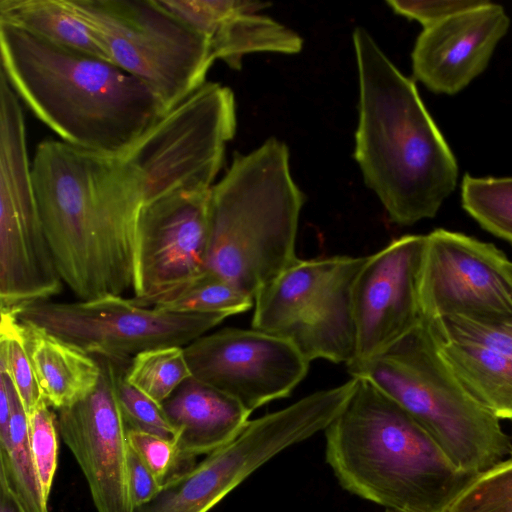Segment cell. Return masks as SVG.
Wrapping results in <instances>:
<instances>
[{
	"mask_svg": "<svg viewBox=\"0 0 512 512\" xmlns=\"http://www.w3.org/2000/svg\"><path fill=\"white\" fill-rule=\"evenodd\" d=\"M31 167L63 282L78 300L132 289L136 226L144 205L139 172L122 157L55 139L38 143Z\"/></svg>",
	"mask_w": 512,
	"mask_h": 512,
	"instance_id": "6da1fadb",
	"label": "cell"
},
{
	"mask_svg": "<svg viewBox=\"0 0 512 512\" xmlns=\"http://www.w3.org/2000/svg\"><path fill=\"white\" fill-rule=\"evenodd\" d=\"M353 44L359 76L354 157L365 184L392 222L409 226L433 218L456 187V159L414 82L364 28L354 30Z\"/></svg>",
	"mask_w": 512,
	"mask_h": 512,
	"instance_id": "7a4b0ae2",
	"label": "cell"
},
{
	"mask_svg": "<svg viewBox=\"0 0 512 512\" xmlns=\"http://www.w3.org/2000/svg\"><path fill=\"white\" fill-rule=\"evenodd\" d=\"M1 71L17 97L59 140L122 157L165 110L112 62L50 44L0 22Z\"/></svg>",
	"mask_w": 512,
	"mask_h": 512,
	"instance_id": "3957f363",
	"label": "cell"
},
{
	"mask_svg": "<svg viewBox=\"0 0 512 512\" xmlns=\"http://www.w3.org/2000/svg\"><path fill=\"white\" fill-rule=\"evenodd\" d=\"M355 379L344 408L324 430L326 461L340 485L386 509L447 512L474 476L458 472L396 402Z\"/></svg>",
	"mask_w": 512,
	"mask_h": 512,
	"instance_id": "277c9868",
	"label": "cell"
},
{
	"mask_svg": "<svg viewBox=\"0 0 512 512\" xmlns=\"http://www.w3.org/2000/svg\"><path fill=\"white\" fill-rule=\"evenodd\" d=\"M304 200L284 142L271 137L247 154L235 153L210 193L206 270L254 300L297 259Z\"/></svg>",
	"mask_w": 512,
	"mask_h": 512,
	"instance_id": "5b68a950",
	"label": "cell"
},
{
	"mask_svg": "<svg viewBox=\"0 0 512 512\" xmlns=\"http://www.w3.org/2000/svg\"><path fill=\"white\" fill-rule=\"evenodd\" d=\"M402 407L454 468L476 476L510 454L496 416L463 389L442 359L426 321L374 358L347 367Z\"/></svg>",
	"mask_w": 512,
	"mask_h": 512,
	"instance_id": "8992f818",
	"label": "cell"
},
{
	"mask_svg": "<svg viewBox=\"0 0 512 512\" xmlns=\"http://www.w3.org/2000/svg\"><path fill=\"white\" fill-rule=\"evenodd\" d=\"M367 256L292 262L254 299L252 328L293 345L309 362L355 356L354 283Z\"/></svg>",
	"mask_w": 512,
	"mask_h": 512,
	"instance_id": "52a82bcc",
	"label": "cell"
},
{
	"mask_svg": "<svg viewBox=\"0 0 512 512\" xmlns=\"http://www.w3.org/2000/svg\"><path fill=\"white\" fill-rule=\"evenodd\" d=\"M112 63L143 82L164 110L204 83L215 61L206 40L156 0H69Z\"/></svg>",
	"mask_w": 512,
	"mask_h": 512,
	"instance_id": "ba28073f",
	"label": "cell"
},
{
	"mask_svg": "<svg viewBox=\"0 0 512 512\" xmlns=\"http://www.w3.org/2000/svg\"><path fill=\"white\" fill-rule=\"evenodd\" d=\"M236 125L234 94L217 82L159 116L122 156L142 178L144 205L177 191H210Z\"/></svg>",
	"mask_w": 512,
	"mask_h": 512,
	"instance_id": "9c48e42d",
	"label": "cell"
},
{
	"mask_svg": "<svg viewBox=\"0 0 512 512\" xmlns=\"http://www.w3.org/2000/svg\"><path fill=\"white\" fill-rule=\"evenodd\" d=\"M336 416L322 391L249 420L229 443L165 482L136 512H209L255 470L286 448L324 431Z\"/></svg>",
	"mask_w": 512,
	"mask_h": 512,
	"instance_id": "30bf717a",
	"label": "cell"
},
{
	"mask_svg": "<svg viewBox=\"0 0 512 512\" xmlns=\"http://www.w3.org/2000/svg\"><path fill=\"white\" fill-rule=\"evenodd\" d=\"M15 315L91 355L122 362L155 348L184 347L229 317L141 307L114 295L76 302L39 301Z\"/></svg>",
	"mask_w": 512,
	"mask_h": 512,
	"instance_id": "8fae6325",
	"label": "cell"
},
{
	"mask_svg": "<svg viewBox=\"0 0 512 512\" xmlns=\"http://www.w3.org/2000/svg\"><path fill=\"white\" fill-rule=\"evenodd\" d=\"M419 302L426 321L512 317V261L492 243L435 229L425 235Z\"/></svg>",
	"mask_w": 512,
	"mask_h": 512,
	"instance_id": "7c38bea8",
	"label": "cell"
},
{
	"mask_svg": "<svg viewBox=\"0 0 512 512\" xmlns=\"http://www.w3.org/2000/svg\"><path fill=\"white\" fill-rule=\"evenodd\" d=\"M47 239L26 147L0 152V308L16 313L62 289Z\"/></svg>",
	"mask_w": 512,
	"mask_h": 512,
	"instance_id": "4fadbf2b",
	"label": "cell"
},
{
	"mask_svg": "<svg viewBox=\"0 0 512 512\" xmlns=\"http://www.w3.org/2000/svg\"><path fill=\"white\" fill-rule=\"evenodd\" d=\"M192 377L226 393L251 413L285 398L310 362L289 342L256 330L223 328L184 346Z\"/></svg>",
	"mask_w": 512,
	"mask_h": 512,
	"instance_id": "5bb4252c",
	"label": "cell"
},
{
	"mask_svg": "<svg viewBox=\"0 0 512 512\" xmlns=\"http://www.w3.org/2000/svg\"><path fill=\"white\" fill-rule=\"evenodd\" d=\"M97 357L101 374L83 399L57 410L59 435L73 454L97 512H136L128 484L130 446L117 395L118 362Z\"/></svg>",
	"mask_w": 512,
	"mask_h": 512,
	"instance_id": "9a60e30c",
	"label": "cell"
},
{
	"mask_svg": "<svg viewBox=\"0 0 512 512\" xmlns=\"http://www.w3.org/2000/svg\"><path fill=\"white\" fill-rule=\"evenodd\" d=\"M210 193L177 191L142 206L133 299L154 297L206 271Z\"/></svg>",
	"mask_w": 512,
	"mask_h": 512,
	"instance_id": "2e32d148",
	"label": "cell"
},
{
	"mask_svg": "<svg viewBox=\"0 0 512 512\" xmlns=\"http://www.w3.org/2000/svg\"><path fill=\"white\" fill-rule=\"evenodd\" d=\"M425 235L394 239L366 261L354 283L355 365L383 353L423 320L419 276Z\"/></svg>",
	"mask_w": 512,
	"mask_h": 512,
	"instance_id": "e0dca14e",
	"label": "cell"
},
{
	"mask_svg": "<svg viewBox=\"0 0 512 512\" xmlns=\"http://www.w3.org/2000/svg\"><path fill=\"white\" fill-rule=\"evenodd\" d=\"M509 25L503 7L488 1L424 28L412 52L414 76L435 93L459 92L485 70Z\"/></svg>",
	"mask_w": 512,
	"mask_h": 512,
	"instance_id": "ac0fdd59",
	"label": "cell"
},
{
	"mask_svg": "<svg viewBox=\"0 0 512 512\" xmlns=\"http://www.w3.org/2000/svg\"><path fill=\"white\" fill-rule=\"evenodd\" d=\"M158 5L209 45L214 59L240 69L244 55L254 52L295 54L302 38L293 30L258 14L268 3L234 0H156Z\"/></svg>",
	"mask_w": 512,
	"mask_h": 512,
	"instance_id": "d6986e66",
	"label": "cell"
},
{
	"mask_svg": "<svg viewBox=\"0 0 512 512\" xmlns=\"http://www.w3.org/2000/svg\"><path fill=\"white\" fill-rule=\"evenodd\" d=\"M162 407L175 429L180 458L186 467L233 440L251 412L226 393L194 377L185 380Z\"/></svg>",
	"mask_w": 512,
	"mask_h": 512,
	"instance_id": "ffe728a7",
	"label": "cell"
},
{
	"mask_svg": "<svg viewBox=\"0 0 512 512\" xmlns=\"http://www.w3.org/2000/svg\"><path fill=\"white\" fill-rule=\"evenodd\" d=\"M22 325L32 366L43 397L51 408L59 410L70 406L96 387L101 374L96 356L41 327Z\"/></svg>",
	"mask_w": 512,
	"mask_h": 512,
	"instance_id": "44dd1931",
	"label": "cell"
},
{
	"mask_svg": "<svg viewBox=\"0 0 512 512\" xmlns=\"http://www.w3.org/2000/svg\"><path fill=\"white\" fill-rule=\"evenodd\" d=\"M432 337L470 397L498 419L512 420V360L481 345Z\"/></svg>",
	"mask_w": 512,
	"mask_h": 512,
	"instance_id": "7402d4cb",
	"label": "cell"
},
{
	"mask_svg": "<svg viewBox=\"0 0 512 512\" xmlns=\"http://www.w3.org/2000/svg\"><path fill=\"white\" fill-rule=\"evenodd\" d=\"M0 22L55 46L111 62L95 30L69 0H0Z\"/></svg>",
	"mask_w": 512,
	"mask_h": 512,
	"instance_id": "603a6c76",
	"label": "cell"
},
{
	"mask_svg": "<svg viewBox=\"0 0 512 512\" xmlns=\"http://www.w3.org/2000/svg\"><path fill=\"white\" fill-rule=\"evenodd\" d=\"M10 395L9 445L0 452V478L15 495L23 512H49L37 476L29 438V419L7 371L0 369Z\"/></svg>",
	"mask_w": 512,
	"mask_h": 512,
	"instance_id": "cb8c5ba5",
	"label": "cell"
},
{
	"mask_svg": "<svg viewBox=\"0 0 512 512\" xmlns=\"http://www.w3.org/2000/svg\"><path fill=\"white\" fill-rule=\"evenodd\" d=\"M129 299L137 306L175 313H223L228 316L245 312L254 305V300L208 270L154 297Z\"/></svg>",
	"mask_w": 512,
	"mask_h": 512,
	"instance_id": "d4e9b609",
	"label": "cell"
},
{
	"mask_svg": "<svg viewBox=\"0 0 512 512\" xmlns=\"http://www.w3.org/2000/svg\"><path fill=\"white\" fill-rule=\"evenodd\" d=\"M463 209L486 231L512 245V177L462 180Z\"/></svg>",
	"mask_w": 512,
	"mask_h": 512,
	"instance_id": "484cf974",
	"label": "cell"
},
{
	"mask_svg": "<svg viewBox=\"0 0 512 512\" xmlns=\"http://www.w3.org/2000/svg\"><path fill=\"white\" fill-rule=\"evenodd\" d=\"M192 376L184 347L155 348L134 356L125 370V380L162 404Z\"/></svg>",
	"mask_w": 512,
	"mask_h": 512,
	"instance_id": "4316f807",
	"label": "cell"
},
{
	"mask_svg": "<svg viewBox=\"0 0 512 512\" xmlns=\"http://www.w3.org/2000/svg\"><path fill=\"white\" fill-rule=\"evenodd\" d=\"M0 369L7 371L29 416L46 402L30 360L23 325L15 313L1 311Z\"/></svg>",
	"mask_w": 512,
	"mask_h": 512,
	"instance_id": "83f0119b",
	"label": "cell"
},
{
	"mask_svg": "<svg viewBox=\"0 0 512 512\" xmlns=\"http://www.w3.org/2000/svg\"><path fill=\"white\" fill-rule=\"evenodd\" d=\"M447 512H512V459L474 476Z\"/></svg>",
	"mask_w": 512,
	"mask_h": 512,
	"instance_id": "f1b7e54d",
	"label": "cell"
},
{
	"mask_svg": "<svg viewBox=\"0 0 512 512\" xmlns=\"http://www.w3.org/2000/svg\"><path fill=\"white\" fill-rule=\"evenodd\" d=\"M426 323L434 337L481 345L512 360V317L472 319L452 316Z\"/></svg>",
	"mask_w": 512,
	"mask_h": 512,
	"instance_id": "f546056e",
	"label": "cell"
},
{
	"mask_svg": "<svg viewBox=\"0 0 512 512\" xmlns=\"http://www.w3.org/2000/svg\"><path fill=\"white\" fill-rule=\"evenodd\" d=\"M116 395L127 429L175 441L176 432L162 404L129 384L124 373L129 362L117 361Z\"/></svg>",
	"mask_w": 512,
	"mask_h": 512,
	"instance_id": "4dcf8cb0",
	"label": "cell"
},
{
	"mask_svg": "<svg viewBox=\"0 0 512 512\" xmlns=\"http://www.w3.org/2000/svg\"><path fill=\"white\" fill-rule=\"evenodd\" d=\"M28 419L33 460L43 498L48 503L58 464L57 415L43 402Z\"/></svg>",
	"mask_w": 512,
	"mask_h": 512,
	"instance_id": "1f68e13d",
	"label": "cell"
},
{
	"mask_svg": "<svg viewBox=\"0 0 512 512\" xmlns=\"http://www.w3.org/2000/svg\"><path fill=\"white\" fill-rule=\"evenodd\" d=\"M130 448L162 484L189 469L180 458L175 441L157 435L127 429Z\"/></svg>",
	"mask_w": 512,
	"mask_h": 512,
	"instance_id": "d6a6232c",
	"label": "cell"
},
{
	"mask_svg": "<svg viewBox=\"0 0 512 512\" xmlns=\"http://www.w3.org/2000/svg\"><path fill=\"white\" fill-rule=\"evenodd\" d=\"M488 1L483 0H439L400 1L389 0L387 4L397 14L420 22L424 28L438 24L460 13L477 8Z\"/></svg>",
	"mask_w": 512,
	"mask_h": 512,
	"instance_id": "836d02e7",
	"label": "cell"
},
{
	"mask_svg": "<svg viewBox=\"0 0 512 512\" xmlns=\"http://www.w3.org/2000/svg\"><path fill=\"white\" fill-rule=\"evenodd\" d=\"M128 484L135 509L150 502L162 488V484L131 448L128 455Z\"/></svg>",
	"mask_w": 512,
	"mask_h": 512,
	"instance_id": "e575fe53",
	"label": "cell"
},
{
	"mask_svg": "<svg viewBox=\"0 0 512 512\" xmlns=\"http://www.w3.org/2000/svg\"><path fill=\"white\" fill-rule=\"evenodd\" d=\"M11 419V401L7 382L0 374V452H5L9 445Z\"/></svg>",
	"mask_w": 512,
	"mask_h": 512,
	"instance_id": "d590c367",
	"label": "cell"
},
{
	"mask_svg": "<svg viewBox=\"0 0 512 512\" xmlns=\"http://www.w3.org/2000/svg\"><path fill=\"white\" fill-rule=\"evenodd\" d=\"M0 512H23L15 495L2 478H0Z\"/></svg>",
	"mask_w": 512,
	"mask_h": 512,
	"instance_id": "8d00e7d4",
	"label": "cell"
},
{
	"mask_svg": "<svg viewBox=\"0 0 512 512\" xmlns=\"http://www.w3.org/2000/svg\"><path fill=\"white\" fill-rule=\"evenodd\" d=\"M385 512H403V511L394 510V509H386Z\"/></svg>",
	"mask_w": 512,
	"mask_h": 512,
	"instance_id": "74e56055",
	"label": "cell"
},
{
	"mask_svg": "<svg viewBox=\"0 0 512 512\" xmlns=\"http://www.w3.org/2000/svg\"><path fill=\"white\" fill-rule=\"evenodd\" d=\"M512 421V420H511ZM510 455H511V458L512 459V442H511V451H510Z\"/></svg>",
	"mask_w": 512,
	"mask_h": 512,
	"instance_id": "f35d334b",
	"label": "cell"
}]
</instances>
